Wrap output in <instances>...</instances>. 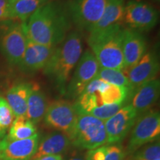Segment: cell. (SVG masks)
<instances>
[{
  "instance_id": "cell-11",
  "label": "cell",
  "mask_w": 160,
  "mask_h": 160,
  "mask_svg": "<svg viewBox=\"0 0 160 160\" xmlns=\"http://www.w3.org/2000/svg\"><path fill=\"white\" fill-rule=\"evenodd\" d=\"M139 117L137 111L126 104L105 122L107 144L120 143L127 137Z\"/></svg>"
},
{
  "instance_id": "cell-15",
  "label": "cell",
  "mask_w": 160,
  "mask_h": 160,
  "mask_svg": "<svg viewBox=\"0 0 160 160\" xmlns=\"http://www.w3.org/2000/svg\"><path fill=\"white\" fill-rule=\"evenodd\" d=\"M160 82L157 79L142 84L133 90L128 98L126 104H128L137 111L138 116H140L157 102L159 97Z\"/></svg>"
},
{
  "instance_id": "cell-16",
  "label": "cell",
  "mask_w": 160,
  "mask_h": 160,
  "mask_svg": "<svg viewBox=\"0 0 160 160\" xmlns=\"http://www.w3.org/2000/svg\"><path fill=\"white\" fill-rule=\"evenodd\" d=\"M56 47L39 45L28 40L23 57L19 64L20 68L27 73H35L45 67Z\"/></svg>"
},
{
  "instance_id": "cell-9",
  "label": "cell",
  "mask_w": 160,
  "mask_h": 160,
  "mask_svg": "<svg viewBox=\"0 0 160 160\" xmlns=\"http://www.w3.org/2000/svg\"><path fill=\"white\" fill-rule=\"evenodd\" d=\"M99 68L100 66L93 53L88 50L84 52L66 88V96L77 99L85 88L97 78Z\"/></svg>"
},
{
  "instance_id": "cell-18",
  "label": "cell",
  "mask_w": 160,
  "mask_h": 160,
  "mask_svg": "<svg viewBox=\"0 0 160 160\" xmlns=\"http://www.w3.org/2000/svg\"><path fill=\"white\" fill-rule=\"evenodd\" d=\"M71 145V140L67 135L59 131H53L39 139L37 152L32 159L45 156L61 155L69 148Z\"/></svg>"
},
{
  "instance_id": "cell-2",
  "label": "cell",
  "mask_w": 160,
  "mask_h": 160,
  "mask_svg": "<svg viewBox=\"0 0 160 160\" xmlns=\"http://www.w3.org/2000/svg\"><path fill=\"white\" fill-rule=\"evenodd\" d=\"M82 39L77 31L69 32L62 43L56 47L43 68V73L65 94L66 88L82 53Z\"/></svg>"
},
{
  "instance_id": "cell-10",
  "label": "cell",
  "mask_w": 160,
  "mask_h": 160,
  "mask_svg": "<svg viewBox=\"0 0 160 160\" xmlns=\"http://www.w3.org/2000/svg\"><path fill=\"white\" fill-rule=\"evenodd\" d=\"M77 118V113L73 104L61 99L53 102L48 106L44 120L46 125L69 137Z\"/></svg>"
},
{
  "instance_id": "cell-27",
  "label": "cell",
  "mask_w": 160,
  "mask_h": 160,
  "mask_svg": "<svg viewBox=\"0 0 160 160\" xmlns=\"http://www.w3.org/2000/svg\"><path fill=\"white\" fill-rule=\"evenodd\" d=\"M125 103H120V104H113V105H104L99 107L94 108L90 111L88 114L92 117H94L97 119H99L102 121L105 122L109 118L113 117L119 110L125 105Z\"/></svg>"
},
{
  "instance_id": "cell-31",
  "label": "cell",
  "mask_w": 160,
  "mask_h": 160,
  "mask_svg": "<svg viewBox=\"0 0 160 160\" xmlns=\"http://www.w3.org/2000/svg\"><path fill=\"white\" fill-rule=\"evenodd\" d=\"M69 160H84V159L80 157H77V156H75L74 157V156H73V157L70 158Z\"/></svg>"
},
{
  "instance_id": "cell-28",
  "label": "cell",
  "mask_w": 160,
  "mask_h": 160,
  "mask_svg": "<svg viewBox=\"0 0 160 160\" xmlns=\"http://www.w3.org/2000/svg\"><path fill=\"white\" fill-rule=\"evenodd\" d=\"M134 160H160V143L155 141L142 148L137 150Z\"/></svg>"
},
{
  "instance_id": "cell-29",
  "label": "cell",
  "mask_w": 160,
  "mask_h": 160,
  "mask_svg": "<svg viewBox=\"0 0 160 160\" xmlns=\"http://www.w3.org/2000/svg\"><path fill=\"white\" fill-rule=\"evenodd\" d=\"M8 19V0H0V22Z\"/></svg>"
},
{
  "instance_id": "cell-21",
  "label": "cell",
  "mask_w": 160,
  "mask_h": 160,
  "mask_svg": "<svg viewBox=\"0 0 160 160\" xmlns=\"http://www.w3.org/2000/svg\"><path fill=\"white\" fill-rule=\"evenodd\" d=\"M125 6V0H108L101 19L90 32L101 31L117 24H121Z\"/></svg>"
},
{
  "instance_id": "cell-30",
  "label": "cell",
  "mask_w": 160,
  "mask_h": 160,
  "mask_svg": "<svg viewBox=\"0 0 160 160\" xmlns=\"http://www.w3.org/2000/svg\"><path fill=\"white\" fill-rule=\"evenodd\" d=\"M31 160H63L62 155H52V156H45L37 158V159H32Z\"/></svg>"
},
{
  "instance_id": "cell-24",
  "label": "cell",
  "mask_w": 160,
  "mask_h": 160,
  "mask_svg": "<svg viewBox=\"0 0 160 160\" xmlns=\"http://www.w3.org/2000/svg\"><path fill=\"white\" fill-rule=\"evenodd\" d=\"M37 132V128L25 116L17 117L9 129L8 137L11 140H22L33 137Z\"/></svg>"
},
{
  "instance_id": "cell-23",
  "label": "cell",
  "mask_w": 160,
  "mask_h": 160,
  "mask_svg": "<svg viewBox=\"0 0 160 160\" xmlns=\"http://www.w3.org/2000/svg\"><path fill=\"white\" fill-rule=\"evenodd\" d=\"M125 153L119 143L107 144L97 148L89 150L86 160H123Z\"/></svg>"
},
{
  "instance_id": "cell-5",
  "label": "cell",
  "mask_w": 160,
  "mask_h": 160,
  "mask_svg": "<svg viewBox=\"0 0 160 160\" xmlns=\"http://www.w3.org/2000/svg\"><path fill=\"white\" fill-rule=\"evenodd\" d=\"M28 43L25 22L8 19L0 25V51L9 63L19 65Z\"/></svg>"
},
{
  "instance_id": "cell-4",
  "label": "cell",
  "mask_w": 160,
  "mask_h": 160,
  "mask_svg": "<svg viewBox=\"0 0 160 160\" xmlns=\"http://www.w3.org/2000/svg\"><path fill=\"white\" fill-rule=\"evenodd\" d=\"M69 139L72 145L88 151L105 145L107 134L105 122L90 115H77Z\"/></svg>"
},
{
  "instance_id": "cell-8",
  "label": "cell",
  "mask_w": 160,
  "mask_h": 160,
  "mask_svg": "<svg viewBox=\"0 0 160 160\" xmlns=\"http://www.w3.org/2000/svg\"><path fill=\"white\" fill-rule=\"evenodd\" d=\"M155 8L142 0H129L125 3L122 22L128 29L139 32L150 31L158 22Z\"/></svg>"
},
{
  "instance_id": "cell-6",
  "label": "cell",
  "mask_w": 160,
  "mask_h": 160,
  "mask_svg": "<svg viewBox=\"0 0 160 160\" xmlns=\"http://www.w3.org/2000/svg\"><path fill=\"white\" fill-rule=\"evenodd\" d=\"M72 25L90 32L101 19L108 0H67Z\"/></svg>"
},
{
  "instance_id": "cell-13",
  "label": "cell",
  "mask_w": 160,
  "mask_h": 160,
  "mask_svg": "<svg viewBox=\"0 0 160 160\" xmlns=\"http://www.w3.org/2000/svg\"><path fill=\"white\" fill-rule=\"evenodd\" d=\"M94 99L97 107L104 105L125 103L129 97L130 91L125 88L111 85L95 79L85 88Z\"/></svg>"
},
{
  "instance_id": "cell-20",
  "label": "cell",
  "mask_w": 160,
  "mask_h": 160,
  "mask_svg": "<svg viewBox=\"0 0 160 160\" xmlns=\"http://www.w3.org/2000/svg\"><path fill=\"white\" fill-rule=\"evenodd\" d=\"M49 0H8V19L25 22Z\"/></svg>"
},
{
  "instance_id": "cell-26",
  "label": "cell",
  "mask_w": 160,
  "mask_h": 160,
  "mask_svg": "<svg viewBox=\"0 0 160 160\" xmlns=\"http://www.w3.org/2000/svg\"><path fill=\"white\" fill-rule=\"evenodd\" d=\"M14 119L15 115L8 102L0 97V139L5 137Z\"/></svg>"
},
{
  "instance_id": "cell-14",
  "label": "cell",
  "mask_w": 160,
  "mask_h": 160,
  "mask_svg": "<svg viewBox=\"0 0 160 160\" xmlns=\"http://www.w3.org/2000/svg\"><path fill=\"white\" fill-rule=\"evenodd\" d=\"M159 68V60L157 53L151 51H146L134 65L128 68L127 77L133 91L142 84L156 79Z\"/></svg>"
},
{
  "instance_id": "cell-25",
  "label": "cell",
  "mask_w": 160,
  "mask_h": 160,
  "mask_svg": "<svg viewBox=\"0 0 160 160\" xmlns=\"http://www.w3.org/2000/svg\"><path fill=\"white\" fill-rule=\"evenodd\" d=\"M96 79H100L105 82L111 84V85L128 89L130 91L129 96L133 91V88H132L128 78L123 73L122 70L100 68Z\"/></svg>"
},
{
  "instance_id": "cell-12",
  "label": "cell",
  "mask_w": 160,
  "mask_h": 160,
  "mask_svg": "<svg viewBox=\"0 0 160 160\" xmlns=\"http://www.w3.org/2000/svg\"><path fill=\"white\" fill-rule=\"evenodd\" d=\"M39 133L29 139L11 140L8 136L0 139V160H31L37 152Z\"/></svg>"
},
{
  "instance_id": "cell-7",
  "label": "cell",
  "mask_w": 160,
  "mask_h": 160,
  "mask_svg": "<svg viewBox=\"0 0 160 160\" xmlns=\"http://www.w3.org/2000/svg\"><path fill=\"white\" fill-rule=\"evenodd\" d=\"M160 114L155 110H149L140 115L133 125L128 145V153H134L137 150L159 139Z\"/></svg>"
},
{
  "instance_id": "cell-17",
  "label": "cell",
  "mask_w": 160,
  "mask_h": 160,
  "mask_svg": "<svg viewBox=\"0 0 160 160\" xmlns=\"http://www.w3.org/2000/svg\"><path fill=\"white\" fill-rule=\"evenodd\" d=\"M146 39L141 32L125 28L122 40L125 69L134 65L146 53Z\"/></svg>"
},
{
  "instance_id": "cell-32",
  "label": "cell",
  "mask_w": 160,
  "mask_h": 160,
  "mask_svg": "<svg viewBox=\"0 0 160 160\" xmlns=\"http://www.w3.org/2000/svg\"><path fill=\"white\" fill-rule=\"evenodd\" d=\"M154 1H155V2H159L160 0H154Z\"/></svg>"
},
{
  "instance_id": "cell-19",
  "label": "cell",
  "mask_w": 160,
  "mask_h": 160,
  "mask_svg": "<svg viewBox=\"0 0 160 160\" xmlns=\"http://www.w3.org/2000/svg\"><path fill=\"white\" fill-rule=\"evenodd\" d=\"M33 88L31 83L22 82L13 85L8 91L6 101L13 111L15 117L25 116L28 101Z\"/></svg>"
},
{
  "instance_id": "cell-1",
  "label": "cell",
  "mask_w": 160,
  "mask_h": 160,
  "mask_svg": "<svg viewBox=\"0 0 160 160\" xmlns=\"http://www.w3.org/2000/svg\"><path fill=\"white\" fill-rule=\"evenodd\" d=\"M25 22L28 40L39 45L57 47L68 34L72 26L65 1L48 2Z\"/></svg>"
},
{
  "instance_id": "cell-22",
  "label": "cell",
  "mask_w": 160,
  "mask_h": 160,
  "mask_svg": "<svg viewBox=\"0 0 160 160\" xmlns=\"http://www.w3.org/2000/svg\"><path fill=\"white\" fill-rule=\"evenodd\" d=\"M47 108V100L43 92L33 88L28 101L25 117L36 125L45 117Z\"/></svg>"
},
{
  "instance_id": "cell-3",
  "label": "cell",
  "mask_w": 160,
  "mask_h": 160,
  "mask_svg": "<svg viewBox=\"0 0 160 160\" xmlns=\"http://www.w3.org/2000/svg\"><path fill=\"white\" fill-rule=\"evenodd\" d=\"M124 30L122 24H117L89 33L88 44L100 68L125 70L122 51Z\"/></svg>"
}]
</instances>
